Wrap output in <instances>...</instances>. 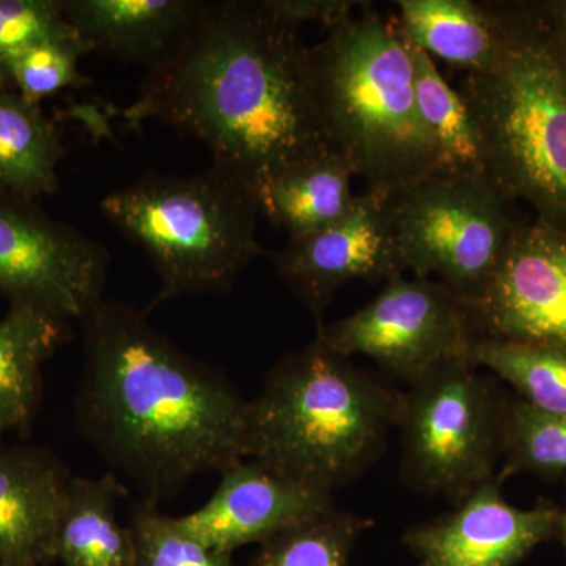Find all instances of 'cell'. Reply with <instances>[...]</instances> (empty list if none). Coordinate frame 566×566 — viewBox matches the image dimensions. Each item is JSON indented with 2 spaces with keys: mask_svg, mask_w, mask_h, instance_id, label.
Wrapping results in <instances>:
<instances>
[{
  "mask_svg": "<svg viewBox=\"0 0 566 566\" xmlns=\"http://www.w3.org/2000/svg\"><path fill=\"white\" fill-rule=\"evenodd\" d=\"M132 129L158 120L203 142L214 164L259 196L294 163L334 150L308 46L262 2H208L177 54L148 71L136 102L107 107Z\"/></svg>",
  "mask_w": 566,
  "mask_h": 566,
  "instance_id": "obj_1",
  "label": "cell"
},
{
  "mask_svg": "<svg viewBox=\"0 0 566 566\" xmlns=\"http://www.w3.org/2000/svg\"><path fill=\"white\" fill-rule=\"evenodd\" d=\"M145 311L99 301L81 322L76 422L104 463L158 502L189 480L244 460L248 400L189 356Z\"/></svg>",
  "mask_w": 566,
  "mask_h": 566,
  "instance_id": "obj_2",
  "label": "cell"
},
{
  "mask_svg": "<svg viewBox=\"0 0 566 566\" xmlns=\"http://www.w3.org/2000/svg\"><path fill=\"white\" fill-rule=\"evenodd\" d=\"M308 55L324 132L365 192L389 199L441 175L397 20H385L364 3L308 46Z\"/></svg>",
  "mask_w": 566,
  "mask_h": 566,
  "instance_id": "obj_3",
  "label": "cell"
},
{
  "mask_svg": "<svg viewBox=\"0 0 566 566\" xmlns=\"http://www.w3.org/2000/svg\"><path fill=\"white\" fill-rule=\"evenodd\" d=\"M400 394L315 338L274 364L245 409V458L331 491L385 453Z\"/></svg>",
  "mask_w": 566,
  "mask_h": 566,
  "instance_id": "obj_4",
  "label": "cell"
},
{
  "mask_svg": "<svg viewBox=\"0 0 566 566\" xmlns=\"http://www.w3.org/2000/svg\"><path fill=\"white\" fill-rule=\"evenodd\" d=\"M510 10L501 59L483 73H465L458 92L482 136L488 178L506 199L531 205L536 221L566 234L564 80L535 2Z\"/></svg>",
  "mask_w": 566,
  "mask_h": 566,
  "instance_id": "obj_5",
  "label": "cell"
},
{
  "mask_svg": "<svg viewBox=\"0 0 566 566\" xmlns=\"http://www.w3.org/2000/svg\"><path fill=\"white\" fill-rule=\"evenodd\" d=\"M99 208L144 249L161 282L145 314L181 294L229 292L263 253L255 196L216 166L189 177L147 174Z\"/></svg>",
  "mask_w": 566,
  "mask_h": 566,
  "instance_id": "obj_6",
  "label": "cell"
},
{
  "mask_svg": "<svg viewBox=\"0 0 566 566\" xmlns=\"http://www.w3.org/2000/svg\"><path fill=\"white\" fill-rule=\"evenodd\" d=\"M505 412L490 379L468 357L428 371L398 401L405 482L460 504L494 479Z\"/></svg>",
  "mask_w": 566,
  "mask_h": 566,
  "instance_id": "obj_7",
  "label": "cell"
},
{
  "mask_svg": "<svg viewBox=\"0 0 566 566\" xmlns=\"http://www.w3.org/2000/svg\"><path fill=\"white\" fill-rule=\"evenodd\" d=\"M386 202L403 271L419 279L438 275L464 301L483 289L521 226L486 175H438Z\"/></svg>",
  "mask_w": 566,
  "mask_h": 566,
  "instance_id": "obj_8",
  "label": "cell"
},
{
  "mask_svg": "<svg viewBox=\"0 0 566 566\" xmlns=\"http://www.w3.org/2000/svg\"><path fill=\"white\" fill-rule=\"evenodd\" d=\"M476 337L463 297L441 282L390 279L374 301L333 324L318 323L315 338L334 352L374 359L412 385L438 365L465 357Z\"/></svg>",
  "mask_w": 566,
  "mask_h": 566,
  "instance_id": "obj_9",
  "label": "cell"
},
{
  "mask_svg": "<svg viewBox=\"0 0 566 566\" xmlns=\"http://www.w3.org/2000/svg\"><path fill=\"white\" fill-rule=\"evenodd\" d=\"M109 255L102 244L33 202L0 193V294L82 322L103 301Z\"/></svg>",
  "mask_w": 566,
  "mask_h": 566,
  "instance_id": "obj_10",
  "label": "cell"
},
{
  "mask_svg": "<svg viewBox=\"0 0 566 566\" xmlns=\"http://www.w3.org/2000/svg\"><path fill=\"white\" fill-rule=\"evenodd\" d=\"M465 304L476 337L566 349V234L539 221L521 223Z\"/></svg>",
  "mask_w": 566,
  "mask_h": 566,
  "instance_id": "obj_11",
  "label": "cell"
},
{
  "mask_svg": "<svg viewBox=\"0 0 566 566\" xmlns=\"http://www.w3.org/2000/svg\"><path fill=\"white\" fill-rule=\"evenodd\" d=\"M271 262L318 323L335 292L346 283L387 282L403 273L386 199L365 191L345 219L311 237L289 241L271 253Z\"/></svg>",
  "mask_w": 566,
  "mask_h": 566,
  "instance_id": "obj_12",
  "label": "cell"
},
{
  "mask_svg": "<svg viewBox=\"0 0 566 566\" xmlns=\"http://www.w3.org/2000/svg\"><path fill=\"white\" fill-rule=\"evenodd\" d=\"M334 493L305 485L260 461L240 460L221 472V482L200 509L178 517L205 545L232 554L334 509Z\"/></svg>",
  "mask_w": 566,
  "mask_h": 566,
  "instance_id": "obj_13",
  "label": "cell"
},
{
  "mask_svg": "<svg viewBox=\"0 0 566 566\" xmlns=\"http://www.w3.org/2000/svg\"><path fill=\"white\" fill-rule=\"evenodd\" d=\"M455 512L406 532L417 566H515L557 532L560 512L523 510L502 497L494 476L457 504Z\"/></svg>",
  "mask_w": 566,
  "mask_h": 566,
  "instance_id": "obj_14",
  "label": "cell"
},
{
  "mask_svg": "<svg viewBox=\"0 0 566 566\" xmlns=\"http://www.w3.org/2000/svg\"><path fill=\"white\" fill-rule=\"evenodd\" d=\"M69 469L39 447L0 439V565L57 562V531L71 480Z\"/></svg>",
  "mask_w": 566,
  "mask_h": 566,
  "instance_id": "obj_15",
  "label": "cell"
},
{
  "mask_svg": "<svg viewBox=\"0 0 566 566\" xmlns=\"http://www.w3.org/2000/svg\"><path fill=\"white\" fill-rule=\"evenodd\" d=\"M65 20L93 54L158 69L202 20L203 0H59Z\"/></svg>",
  "mask_w": 566,
  "mask_h": 566,
  "instance_id": "obj_16",
  "label": "cell"
},
{
  "mask_svg": "<svg viewBox=\"0 0 566 566\" xmlns=\"http://www.w3.org/2000/svg\"><path fill=\"white\" fill-rule=\"evenodd\" d=\"M398 28L409 43L465 73L493 69L509 40L510 3L400 0Z\"/></svg>",
  "mask_w": 566,
  "mask_h": 566,
  "instance_id": "obj_17",
  "label": "cell"
},
{
  "mask_svg": "<svg viewBox=\"0 0 566 566\" xmlns=\"http://www.w3.org/2000/svg\"><path fill=\"white\" fill-rule=\"evenodd\" d=\"M353 172L335 150L294 163L275 175L256 196L260 212L289 234L301 240L329 229L352 212L357 196Z\"/></svg>",
  "mask_w": 566,
  "mask_h": 566,
  "instance_id": "obj_18",
  "label": "cell"
},
{
  "mask_svg": "<svg viewBox=\"0 0 566 566\" xmlns=\"http://www.w3.org/2000/svg\"><path fill=\"white\" fill-rule=\"evenodd\" d=\"M69 323L31 305H10L0 319V439L7 431L31 428L40 405L41 368L65 344Z\"/></svg>",
  "mask_w": 566,
  "mask_h": 566,
  "instance_id": "obj_19",
  "label": "cell"
},
{
  "mask_svg": "<svg viewBox=\"0 0 566 566\" xmlns=\"http://www.w3.org/2000/svg\"><path fill=\"white\" fill-rule=\"evenodd\" d=\"M123 497L128 488L115 474L71 476L57 531L63 566H136L132 531L117 516Z\"/></svg>",
  "mask_w": 566,
  "mask_h": 566,
  "instance_id": "obj_20",
  "label": "cell"
},
{
  "mask_svg": "<svg viewBox=\"0 0 566 566\" xmlns=\"http://www.w3.org/2000/svg\"><path fill=\"white\" fill-rule=\"evenodd\" d=\"M63 158L61 133L41 104L0 88V193L25 202L52 196Z\"/></svg>",
  "mask_w": 566,
  "mask_h": 566,
  "instance_id": "obj_21",
  "label": "cell"
},
{
  "mask_svg": "<svg viewBox=\"0 0 566 566\" xmlns=\"http://www.w3.org/2000/svg\"><path fill=\"white\" fill-rule=\"evenodd\" d=\"M408 44L415 65L417 106L433 142L441 177H488L482 136L463 96L450 87L431 55Z\"/></svg>",
  "mask_w": 566,
  "mask_h": 566,
  "instance_id": "obj_22",
  "label": "cell"
},
{
  "mask_svg": "<svg viewBox=\"0 0 566 566\" xmlns=\"http://www.w3.org/2000/svg\"><path fill=\"white\" fill-rule=\"evenodd\" d=\"M465 357L510 382L527 405L566 415V349L475 337Z\"/></svg>",
  "mask_w": 566,
  "mask_h": 566,
  "instance_id": "obj_23",
  "label": "cell"
},
{
  "mask_svg": "<svg viewBox=\"0 0 566 566\" xmlns=\"http://www.w3.org/2000/svg\"><path fill=\"white\" fill-rule=\"evenodd\" d=\"M371 521L334 509L260 545L248 566H348Z\"/></svg>",
  "mask_w": 566,
  "mask_h": 566,
  "instance_id": "obj_24",
  "label": "cell"
},
{
  "mask_svg": "<svg viewBox=\"0 0 566 566\" xmlns=\"http://www.w3.org/2000/svg\"><path fill=\"white\" fill-rule=\"evenodd\" d=\"M502 455L505 465L497 480L528 471L556 475L566 471V415L543 412L517 400L505 412Z\"/></svg>",
  "mask_w": 566,
  "mask_h": 566,
  "instance_id": "obj_25",
  "label": "cell"
},
{
  "mask_svg": "<svg viewBox=\"0 0 566 566\" xmlns=\"http://www.w3.org/2000/svg\"><path fill=\"white\" fill-rule=\"evenodd\" d=\"M128 526L136 566H233L232 554L205 545L178 517L164 515L158 502L134 501Z\"/></svg>",
  "mask_w": 566,
  "mask_h": 566,
  "instance_id": "obj_26",
  "label": "cell"
},
{
  "mask_svg": "<svg viewBox=\"0 0 566 566\" xmlns=\"http://www.w3.org/2000/svg\"><path fill=\"white\" fill-rule=\"evenodd\" d=\"M87 54L91 52L77 35L32 44L10 62L7 88L41 104L69 88L87 87L92 80L82 74L80 66Z\"/></svg>",
  "mask_w": 566,
  "mask_h": 566,
  "instance_id": "obj_27",
  "label": "cell"
},
{
  "mask_svg": "<svg viewBox=\"0 0 566 566\" xmlns=\"http://www.w3.org/2000/svg\"><path fill=\"white\" fill-rule=\"evenodd\" d=\"M74 35L59 0H0V88H7V69L25 48Z\"/></svg>",
  "mask_w": 566,
  "mask_h": 566,
  "instance_id": "obj_28",
  "label": "cell"
},
{
  "mask_svg": "<svg viewBox=\"0 0 566 566\" xmlns=\"http://www.w3.org/2000/svg\"><path fill=\"white\" fill-rule=\"evenodd\" d=\"M274 18L301 29L305 22H319L326 31L348 20L364 2L352 0H260Z\"/></svg>",
  "mask_w": 566,
  "mask_h": 566,
  "instance_id": "obj_29",
  "label": "cell"
},
{
  "mask_svg": "<svg viewBox=\"0 0 566 566\" xmlns=\"http://www.w3.org/2000/svg\"><path fill=\"white\" fill-rule=\"evenodd\" d=\"M535 7L547 24L553 25V28H566V0L535 2Z\"/></svg>",
  "mask_w": 566,
  "mask_h": 566,
  "instance_id": "obj_30",
  "label": "cell"
},
{
  "mask_svg": "<svg viewBox=\"0 0 566 566\" xmlns=\"http://www.w3.org/2000/svg\"><path fill=\"white\" fill-rule=\"evenodd\" d=\"M549 31L551 36H553L554 54H556L558 70H560L562 80H564L566 88V28H553V25H549Z\"/></svg>",
  "mask_w": 566,
  "mask_h": 566,
  "instance_id": "obj_31",
  "label": "cell"
},
{
  "mask_svg": "<svg viewBox=\"0 0 566 566\" xmlns=\"http://www.w3.org/2000/svg\"><path fill=\"white\" fill-rule=\"evenodd\" d=\"M557 532L558 536H560V542L565 547L566 554V509L564 510V513H560V517H558Z\"/></svg>",
  "mask_w": 566,
  "mask_h": 566,
  "instance_id": "obj_32",
  "label": "cell"
},
{
  "mask_svg": "<svg viewBox=\"0 0 566 566\" xmlns=\"http://www.w3.org/2000/svg\"><path fill=\"white\" fill-rule=\"evenodd\" d=\"M0 566H33V565H0Z\"/></svg>",
  "mask_w": 566,
  "mask_h": 566,
  "instance_id": "obj_33",
  "label": "cell"
}]
</instances>
